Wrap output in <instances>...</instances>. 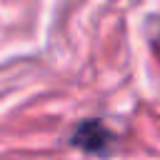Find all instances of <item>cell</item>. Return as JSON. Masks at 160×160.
I'll list each match as a JSON object with an SVG mask.
<instances>
[{
  "instance_id": "6da1fadb",
  "label": "cell",
  "mask_w": 160,
  "mask_h": 160,
  "mask_svg": "<svg viewBox=\"0 0 160 160\" xmlns=\"http://www.w3.org/2000/svg\"><path fill=\"white\" fill-rule=\"evenodd\" d=\"M72 142L80 145V148H85V150H90V152H100V150L110 142V132H108L100 122H95V120H92V122H82V125L78 128Z\"/></svg>"
}]
</instances>
